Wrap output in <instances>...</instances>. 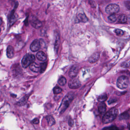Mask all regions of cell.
Returning <instances> with one entry per match:
<instances>
[{"mask_svg": "<svg viewBox=\"0 0 130 130\" xmlns=\"http://www.w3.org/2000/svg\"><path fill=\"white\" fill-rule=\"evenodd\" d=\"M74 123L73 120L71 118H70L68 121V124L69 126L71 127H73V125H74Z\"/></svg>", "mask_w": 130, "mask_h": 130, "instance_id": "cell-27", "label": "cell"}, {"mask_svg": "<svg viewBox=\"0 0 130 130\" xmlns=\"http://www.w3.org/2000/svg\"><path fill=\"white\" fill-rule=\"evenodd\" d=\"M118 111L116 108H111L107 111L102 118V122L105 124H107L113 121L117 117Z\"/></svg>", "mask_w": 130, "mask_h": 130, "instance_id": "cell-2", "label": "cell"}, {"mask_svg": "<svg viewBox=\"0 0 130 130\" xmlns=\"http://www.w3.org/2000/svg\"><path fill=\"white\" fill-rule=\"evenodd\" d=\"M41 42L38 39H36L33 42L30 47L31 50L32 51H37L41 48Z\"/></svg>", "mask_w": 130, "mask_h": 130, "instance_id": "cell-8", "label": "cell"}, {"mask_svg": "<svg viewBox=\"0 0 130 130\" xmlns=\"http://www.w3.org/2000/svg\"><path fill=\"white\" fill-rule=\"evenodd\" d=\"M129 63L128 62H124L123 63H122L121 65V66L122 67H124V68H128L129 66Z\"/></svg>", "mask_w": 130, "mask_h": 130, "instance_id": "cell-28", "label": "cell"}, {"mask_svg": "<svg viewBox=\"0 0 130 130\" xmlns=\"http://www.w3.org/2000/svg\"><path fill=\"white\" fill-rule=\"evenodd\" d=\"M120 7L118 5L116 4H110L108 5L105 9L106 12L108 14H115L119 12Z\"/></svg>", "mask_w": 130, "mask_h": 130, "instance_id": "cell-5", "label": "cell"}, {"mask_svg": "<svg viewBox=\"0 0 130 130\" xmlns=\"http://www.w3.org/2000/svg\"><path fill=\"white\" fill-rule=\"evenodd\" d=\"M68 86L70 89H76L80 87L81 83L78 79L73 78L69 81Z\"/></svg>", "mask_w": 130, "mask_h": 130, "instance_id": "cell-6", "label": "cell"}, {"mask_svg": "<svg viewBox=\"0 0 130 130\" xmlns=\"http://www.w3.org/2000/svg\"><path fill=\"white\" fill-rule=\"evenodd\" d=\"M100 58V53L99 52H95L89 57L88 61L91 63H96L99 60Z\"/></svg>", "mask_w": 130, "mask_h": 130, "instance_id": "cell-9", "label": "cell"}, {"mask_svg": "<svg viewBox=\"0 0 130 130\" xmlns=\"http://www.w3.org/2000/svg\"><path fill=\"white\" fill-rule=\"evenodd\" d=\"M59 39H58L55 42V49L56 51H57L58 50V48H59Z\"/></svg>", "mask_w": 130, "mask_h": 130, "instance_id": "cell-25", "label": "cell"}, {"mask_svg": "<svg viewBox=\"0 0 130 130\" xmlns=\"http://www.w3.org/2000/svg\"><path fill=\"white\" fill-rule=\"evenodd\" d=\"M127 20V16L125 14H122L118 18V22L120 23H125Z\"/></svg>", "mask_w": 130, "mask_h": 130, "instance_id": "cell-17", "label": "cell"}, {"mask_svg": "<svg viewBox=\"0 0 130 130\" xmlns=\"http://www.w3.org/2000/svg\"><path fill=\"white\" fill-rule=\"evenodd\" d=\"M45 118H46L49 126H52L55 124V120L54 118H53V116H46Z\"/></svg>", "mask_w": 130, "mask_h": 130, "instance_id": "cell-18", "label": "cell"}, {"mask_svg": "<svg viewBox=\"0 0 130 130\" xmlns=\"http://www.w3.org/2000/svg\"><path fill=\"white\" fill-rule=\"evenodd\" d=\"M99 112L101 115L105 114L106 110V105L103 102L100 103L98 107Z\"/></svg>", "mask_w": 130, "mask_h": 130, "instance_id": "cell-15", "label": "cell"}, {"mask_svg": "<svg viewBox=\"0 0 130 130\" xmlns=\"http://www.w3.org/2000/svg\"><path fill=\"white\" fill-rule=\"evenodd\" d=\"M108 20L111 23H114L117 20V18L116 15L115 14L111 15L108 17Z\"/></svg>", "mask_w": 130, "mask_h": 130, "instance_id": "cell-22", "label": "cell"}, {"mask_svg": "<svg viewBox=\"0 0 130 130\" xmlns=\"http://www.w3.org/2000/svg\"><path fill=\"white\" fill-rule=\"evenodd\" d=\"M30 23L31 25L36 29H39L42 26V23L38 19H33Z\"/></svg>", "mask_w": 130, "mask_h": 130, "instance_id": "cell-11", "label": "cell"}, {"mask_svg": "<svg viewBox=\"0 0 130 130\" xmlns=\"http://www.w3.org/2000/svg\"><path fill=\"white\" fill-rule=\"evenodd\" d=\"M39 121L38 119L36 118L34 119L31 121V123H33V124H39Z\"/></svg>", "mask_w": 130, "mask_h": 130, "instance_id": "cell-26", "label": "cell"}, {"mask_svg": "<svg viewBox=\"0 0 130 130\" xmlns=\"http://www.w3.org/2000/svg\"><path fill=\"white\" fill-rule=\"evenodd\" d=\"M62 91V90L59 86H56L53 89V92L55 94H60Z\"/></svg>", "mask_w": 130, "mask_h": 130, "instance_id": "cell-23", "label": "cell"}, {"mask_svg": "<svg viewBox=\"0 0 130 130\" xmlns=\"http://www.w3.org/2000/svg\"><path fill=\"white\" fill-rule=\"evenodd\" d=\"M36 57L38 60L41 61H45L47 60L46 54L43 51H39L36 54Z\"/></svg>", "mask_w": 130, "mask_h": 130, "instance_id": "cell-13", "label": "cell"}, {"mask_svg": "<svg viewBox=\"0 0 130 130\" xmlns=\"http://www.w3.org/2000/svg\"><path fill=\"white\" fill-rule=\"evenodd\" d=\"M58 83L61 86H63L66 83V79L64 77H62L59 79Z\"/></svg>", "mask_w": 130, "mask_h": 130, "instance_id": "cell-21", "label": "cell"}, {"mask_svg": "<svg viewBox=\"0 0 130 130\" xmlns=\"http://www.w3.org/2000/svg\"><path fill=\"white\" fill-rule=\"evenodd\" d=\"M129 80L127 77L121 76L118 78L117 81V87L121 89H126L128 86Z\"/></svg>", "mask_w": 130, "mask_h": 130, "instance_id": "cell-4", "label": "cell"}, {"mask_svg": "<svg viewBox=\"0 0 130 130\" xmlns=\"http://www.w3.org/2000/svg\"><path fill=\"white\" fill-rule=\"evenodd\" d=\"M29 96L28 95H26L21 98L19 101L17 102L16 104L19 106H23L27 103V101L28 100Z\"/></svg>", "mask_w": 130, "mask_h": 130, "instance_id": "cell-16", "label": "cell"}, {"mask_svg": "<svg viewBox=\"0 0 130 130\" xmlns=\"http://www.w3.org/2000/svg\"><path fill=\"white\" fill-rule=\"evenodd\" d=\"M126 4V7L129 10H130V3H125Z\"/></svg>", "mask_w": 130, "mask_h": 130, "instance_id": "cell-31", "label": "cell"}, {"mask_svg": "<svg viewBox=\"0 0 130 130\" xmlns=\"http://www.w3.org/2000/svg\"><path fill=\"white\" fill-rule=\"evenodd\" d=\"M35 57L34 55L31 54H27L24 56L21 60V65L23 68H27L30 66L31 64L34 62Z\"/></svg>", "mask_w": 130, "mask_h": 130, "instance_id": "cell-3", "label": "cell"}, {"mask_svg": "<svg viewBox=\"0 0 130 130\" xmlns=\"http://www.w3.org/2000/svg\"><path fill=\"white\" fill-rule=\"evenodd\" d=\"M74 97L73 93L71 92H69L64 97L59 109L60 113L62 114L65 111L73 100Z\"/></svg>", "mask_w": 130, "mask_h": 130, "instance_id": "cell-1", "label": "cell"}, {"mask_svg": "<svg viewBox=\"0 0 130 130\" xmlns=\"http://www.w3.org/2000/svg\"><path fill=\"white\" fill-rule=\"evenodd\" d=\"M29 68L31 71L34 72H38L40 71V66L36 63H33L31 64Z\"/></svg>", "mask_w": 130, "mask_h": 130, "instance_id": "cell-14", "label": "cell"}, {"mask_svg": "<svg viewBox=\"0 0 130 130\" xmlns=\"http://www.w3.org/2000/svg\"><path fill=\"white\" fill-rule=\"evenodd\" d=\"M115 32L116 34V35L120 36H122L124 34V32L122 30H119V29H116V30H115Z\"/></svg>", "mask_w": 130, "mask_h": 130, "instance_id": "cell-24", "label": "cell"}, {"mask_svg": "<svg viewBox=\"0 0 130 130\" xmlns=\"http://www.w3.org/2000/svg\"><path fill=\"white\" fill-rule=\"evenodd\" d=\"M47 66V62L41 63V65H40V73H42L44 72L46 70Z\"/></svg>", "mask_w": 130, "mask_h": 130, "instance_id": "cell-19", "label": "cell"}, {"mask_svg": "<svg viewBox=\"0 0 130 130\" xmlns=\"http://www.w3.org/2000/svg\"><path fill=\"white\" fill-rule=\"evenodd\" d=\"M107 95L106 94H104L100 95L98 97V100L99 102L102 103V102H103L105 101L107 99Z\"/></svg>", "mask_w": 130, "mask_h": 130, "instance_id": "cell-20", "label": "cell"}, {"mask_svg": "<svg viewBox=\"0 0 130 130\" xmlns=\"http://www.w3.org/2000/svg\"><path fill=\"white\" fill-rule=\"evenodd\" d=\"M7 57L10 59L13 58L14 56V50L13 47L9 45L7 49Z\"/></svg>", "mask_w": 130, "mask_h": 130, "instance_id": "cell-12", "label": "cell"}, {"mask_svg": "<svg viewBox=\"0 0 130 130\" xmlns=\"http://www.w3.org/2000/svg\"><path fill=\"white\" fill-rule=\"evenodd\" d=\"M79 71V67L77 65L72 66L69 72V76L71 78H74L78 74Z\"/></svg>", "mask_w": 130, "mask_h": 130, "instance_id": "cell-7", "label": "cell"}, {"mask_svg": "<svg viewBox=\"0 0 130 130\" xmlns=\"http://www.w3.org/2000/svg\"><path fill=\"white\" fill-rule=\"evenodd\" d=\"M102 130H113V126L104 128Z\"/></svg>", "mask_w": 130, "mask_h": 130, "instance_id": "cell-30", "label": "cell"}, {"mask_svg": "<svg viewBox=\"0 0 130 130\" xmlns=\"http://www.w3.org/2000/svg\"><path fill=\"white\" fill-rule=\"evenodd\" d=\"M127 115H128V114L127 113H123V114H121V116H120V118L122 119H127V117H125V116Z\"/></svg>", "mask_w": 130, "mask_h": 130, "instance_id": "cell-29", "label": "cell"}, {"mask_svg": "<svg viewBox=\"0 0 130 130\" xmlns=\"http://www.w3.org/2000/svg\"><path fill=\"white\" fill-rule=\"evenodd\" d=\"M113 130H119L117 127L113 126Z\"/></svg>", "mask_w": 130, "mask_h": 130, "instance_id": "cell-32", "label": "cell"}, {"mask_svg": "<svg viewBox=\"0 0 130 130\" xmlns=\"http://www.w3.org/2000/svg\"><path fill=\"white\" fill-rule=\"evenodd\" d=\"M88 21V18L85 14L83 13H80L77 16L76 19V21L77 23L83 22L86 23Z\"/></svg>", "mask_w": 130, "mask_h": 130, "instance_id": "cell-10", "label": "cell"}]
</instances>
